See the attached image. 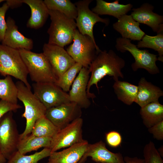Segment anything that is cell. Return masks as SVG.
Instances as JSON below:
<instances>
[{
	"instance_id": "7402d4cb",
	"label": "cell",
	"mask_w": 163,
	"mask_h": 163,
	"mask_svg": "<svg viewBox=\"0 0 163 163\" xmlns=\"http://www.w3.org/2000/svg\"><path fill=\"white\" fill-rule=\"evenodd\" d=\"M133 7L130 4H121L119 1L109 2L103 0H97L96 5L92 11L98 15H108L117 19L129 12Z\"/></svg>"
},
{
	"instance_id": "6da1fadb",
	"label": "cell",
	"mask_w": 163,
	"mask_h": 163,
	"mask_svg": "<svg viewBox=\"0 0 163 163\" xmlns=\"http://www.w3.org/2000/svg\"><path fill=\"white\" fill-rule=\"evenodd\" d=\"M125 65L124 60L113 50L108 51L101 50L98 53L89 67L91 75L87 87V92L89 98L93 99L96 97L94 94L90 92L91 87L95 85L99 91L98 83L105 76L112 77L115 82L119 80V78H123L121 70Z\"/></svg>"
},
{
	"instance_id": "d590c367",
	"label": "cell",
	"mask_w": 163,
	"mask_h": 163,
	"mask_svg": "<svg viewBox=\"0 0 163 163\" xmlns=\"http://www.w3.org/2000/svg\"><path fill=\"white\" fill-rule=\"evenodd\" d=\"M148 131L153 137L158 140L163 139V120L148 128Z\"/></svg>"
},
{
	"instance_id": "4316f807",
	"label": "cell",
	"mask_w": 163,
	"mask_h": 163,
	"mask_svg": "<svg viewBox=\"0 0 163 163\" xmlns=\"http://www.w3.org/2000/svg\"><path fill=\"white\" fill-rule=\"evenodd\" d=\"M18 89L10 76L0 78V99L13 104H18Z\"/></svg>"
},
{
	"instance_id": "60d3db41",
	"label": "cell",
	"mask_w": 163,
	"mask_h": 163,
	"mask_svg": "<svg viewBox=\"0 0 163 163\" xmlns=\"http://www.w3.org/2000/svg\"></svg>"
},
{
	"instance_id": "e0dca14e",
	"label": "cell",
	"mask_w": 163,
	"mask_h": 163,
	"mask_svg": "<svg viewBox=\"0 0 163 163\" xmlns=\"http://www.w3.org/2000/svg\"><path fill=\"white\" fill-rule=\"evenodd\" d=\"M6 21L7 27L2 44L15 49L32 50V40L25 37L19 31L15 21L11 17H8Z\"/></svg>"
},
{
	"instance_id": "83f0119b",
	"label": "cell",
	"mask_w": 163,
	"mask_h": 163,
	"mask_svg": "<svg viewBox=\"0 0 163 163\" xmlns=\"http://www.w3.org/2000/svg\"><path fill=\"white\" fill-rule=\"evenodd\" d=\"M59 130L44 116L36 121L31 134L38 137L52 138Z\"/></svg>"
},
{
	"instance_id": "3957f363",
	"label": "cell",
	"mask_w": 163,
	"mask_h": 163,
	"mask_svg": "<svg viewBox=\"0 0 163 163\" xmlns=\"http://www.w3.org/2000/svg\"><path fill=\"white\" fill-rule=\"evenodd\" d=\"M18 50L32 81L56 83L57 77L43 53H37L24 49Z\"/></svg>"
},
{
	"instance_id": "9c48e42d",
	"label": "cell",
	"mask_w": 163,
	"mask_h": 163,
	"mask_svg": "<svg viewBox=\"0 0 163 163\" xmlns=\"http://www.w3.org/2000/svg\"><path fill=\"white\" fill-rule=\"evenodd\" d=\"M33 93L46 109L71 102L69 94L55 83H34Z\"/></svg>"
},
{
	"instance_id": "cb8c5ba5",
	"label": "cell",
	"mask_w": 163,
	"mask_h": 163,
	"mask_svg": "<svg viewBox=\"0 0 163 163\" xmlns=\"http://www.w3.org/2000/svg\"><path fill=\"white\" fill-rule=\"evenodd\" d=\"M52 138L36 136L30 133L20 139L17 146L18 151L25 155L42 147L50 148Z\"/></svg>"
},
{
	"instance_id": "277c9868",
	"label": "cell",
	"mask_w": 163,
	"mask_h": 163,
	"mask_svg": "<svg viewBox=\"0 0 163 163\" xmlns=\"http://www.w3.org/2000/svg\"><path fill=\"white\" fill-rule=\"evenodd\" d=\"M49 15L51 22L47 30L48 43L64 48L73 40L77 29L75 21L56 11L49 10Z\"/></svg>"
},
{
	"instance_id": "603a6c76",
	"label": "cell",
	"mask_w": 163,
	"mask_h": 163,
	"mask_svg": "<svg viewBox=\"0 0 163 163\" xmlns=\"http://www.w3.org/2000/svg\"><path fill=\"white\" fill-rule=\"evenodd\" d=\"M140 114L143 124L149 128L163 120V105L158 101L150 103L141 107Z\"/></svg>"
},
{
	"instance_id": "74e56055",
	"label": "cell",
	"mask_w": 163,
	"mask_h": 163,
	"mask_svg": "<svg viewBox=\"0 0 163 163\" xmlns=\"http://www.w3.org/2000/svg\"><path fill=\"white\" fill-rule=\"evenodd\" d=\"M6 3L9 8H12L18 7L20 6L23 3V0H7Z\"/></svg>"
},
{
	"instance_id": "7c38bea8",
	"label": "cell",
	"mask_w": 163,
	"mask_h": 163,
	"mask_svg": "<svg viewBox=\"0 0 163 163\" xmlns=\"http://www.w3.org/2000/svg\"><path fill=\"white\" fill-rule=\"evenodd\" d=\"M82 108L73 102L64 104L46 110L45 117L59 129L81 117Z\"/></svg>"
},
{
	"instance_id": "2e32d148",
	"label": "cell",
	"mask_w": 163,
	"mask_h": 163,
	"mask_svg": "<svg viewBox=\"0 0 163 163\" xmlns=\"http://www.w3.org/2000/svg\"><path fill=\"white\" fill-rule=\"evenodd\" d=\"M154 9L151 5L144 3L132 9L131 15L136 21L147 25L157 34L163 33V16L154 12Z\"/></svg>"
},
{
	"instance_id": "484cf974",
	"label": "cell",
	"mask_w": 163,
	"mask_h": 163,
	"mask_svg": "<svg viewBox=\"0 0 163 163\" xmlns=\"http://www.w3.org/2000/svg\"><path fill=\"white\" fill-rule=\"evenodd\" d=\"M43 1L49 10L58 11L74 20L77 17V7L70 0H44Z\"/></svg>"
},
{
	"instance_id": "9a60e30c",
	"label": "cell",
	"mask_w": 163,
	"mask_h": 163,
	"mask_svg": "<svg viewBox=\"0 0 163 163\" xmlns=\"http://www.w3.org/2000/svg\"><path fill=\"white\" fill-rule=\"evenodd\" d=\"M88 157H91L96 163H125L121 153H114L110 151L107 148L105 143L101 140L93 144H88L78 163H85Z\"/></svg>"
},
{
	"instance_id": "d4e9b609",
	"label": "cell",
	"mask_w": 163,
	"mask_h": 163,
	"mask_svg": "<svg viewBox=\"0 0 163 163\" xmlns=\"http://www.w3.org/2000/svg\"><path fill=\"white\" fill-rule=\"evenodd\" d=\"M113 87L118 99L129 105L135 102L137 93V86L118 80L115 82Z\"/></svg>"
},
{
	"instance_id": "f35d334b",
	"label": "cell",
	"mask_w": 163,
	"mask_h": 163,
	"mask_svg": "<svg viewBox=\"0 0 163 163\" xmlns=\"http://www.w3.org/2000/svg\"><path fill=\"white\" fill-rule=\"evenodd\" d=\"M7 160L3 155L0 150V163H6Z\"/></svg>"
},
{
	"instance_id": "836d02e7",
	"label": "cell",
	"mask_w": 163,
	"mask_h": 163,
	"mask_svg": "<svg viewBox=\"0 0 163 163\" xmlns=\"http://www.w3.org/2000/svg\"><path fill=\"white\" fill-rule=\"evenodd\" d=\"M9 8L6 2L0 7V41L1 42L4 39L7 27L6 21L5 19V15Z\"/></svg>"
},
{
	"instance_id": "5b68a950",
	"label": "cell",
	"mask_w": 163,
	"mask_h": 163,
	"mask_svg": "<svg viewBox=\"0 0 163 163\" xmlns=\"http://www.w3.org/2000/svg\"><path fill=\"white\" fill-rule=\"evenodd\" d=\"M0 74L12 76L31 89L27 79L28 72L18 50L0 44Z\"/></svg>"
},
{
	"instance_id": "4dcf8cb0",
	"label": "cell",
	"mask_w": 163,
	"mask_h": 163,
	"mask_svg": "<svg viewBox=\"0 0 163 163\" xmlns=\"http://www.w3.org/2000/svg\"><path fill=\"white\" fill-rule=\"evenodd\" d=\"M82 67L81 64L76 62L57 79L55 84L64 91H69L77 75Z\"/></svg>"
},
{
	"instance_id": "5bb4252c",
	"label": "cell",
	"mask_w": 163,
	"mask_h": 163,
	"mask_svg": "<svg viewBox=\"0 0 163 163\" xmlns=\"http://www.w3.org/2000/svg\"><path fill=\"white\" fill-rule=\"evenodd\" d=\"M89 68L82 67L73 82L69 91V99L82 109L89 107L91 102L87 92L90 78Z\"/></svg>"
},
{
	"instance_id": "ab89813d",
	"label": "cell",
	"mask_w": 163,
	"mask_h": 163,
	"mask_svg": "<svg viewBox=\"0 0 163 163\" xmlns=\"http://www.w3.org/2000/svg\"><path fill=\"white\" fill-rule=\"evenodd\" d=\"M4 1H5V0H0V3H1V2Z\"/></svg>"
},
{
	"instance_id": "ba28073f",
	"label": "cell",
	"mask_w": 163,
	"mask_h": 163,
	"mask_svg": "<svg viewBox=\"0 0 163 163\" xmlns=\"http://www.w3.org/2000/svg\"><path fill=\"white\" fill-rule=\"evenodd\" d=\"M19 140L20 134L13 112H9L0 120V150L7 160L18 151Z\"/></svg>"
},
{
	"instance_id": "30bf717a",
	"label": "cell",
	"mask_w": 163,
	"mask_h": 163,
	"mask_svg": "<svg viewBox=\"0 0 163 163\" xmlns=\"http://www.w3.org/2000/svg\"><path fill=\"white\" fill-rule=\"evenodd\" d=\"M83 119L80 117L59 129L52 138L50 147L51 152L68 148L83 141Z\"/></svg>"
},
{
	"instance_id": "8d00e7d4",
	"label": "cell",
	"mask_w": 163,
	"mask_h": 163,
	"mask_svg": "<svg viewBox=\"0 0 163 163\" xmlns=\"http://www.w3.org/2000/svg\"><path fill=\"white\" fill-rule=\"evenodd\" d=\"M125 163H144L143 159L137 157H130L125 156L124 158Z\"/></svg>"
},
{
	"instance_id": "8fae6325",
	"label": "cell",
	"mask_w": 163,
	"mask_h": 163,
	"mask_svg": "<svg viewBox=\"0 0 163 163\" xmlns=\"http://www.w3.org/2000/svg\"><path fill=\"white\" fill-rule=\"evenodd\" d=\"M92 1L83 0L75 2L78 11L75 22L79 32L83 35L89 36L96 43L93 32L94 24L97 22H101L108 26L110 20L108 18L100 17L90 9L89 5Z\"/></svg>"
},
{
	"instance_id": "4fadbf2b",
	"label": "cell",
	"mask_w": 163,
	"mask_h": 163,
	"mask_svg": "<svg viewBox=\"0 0 163 163\" xmlns=\"http://www.w3.org/2000/svg\"><path fill=\"white\" fill-rule=\"evenodd\" d=\"M43 50L57 79L76 63L63 47L45 43Z\"/></svg>"
},
{
	"instance_id": "e575fe53",
	"label": "cell",
	"mask_w": 163,
	"mask_h": 163,
	"mask_svg": "<svg viewBox=\"0 0 163 163\" xmlns=\"http://www.w3.org/2000/svg\"><path fill=\"white\" fill-rule=\"evenodd\" d=\"M22 107L18 104H13L7 101L0 100V120L2 117L10 111H15Z\"/></svg>"
},
{
	"instance_id": "ac0fdd59",
	"label": "cell",
	"mask_w": 163,
	"mask_h": 163,
	"mask_svg": "<svg viewBox=\"0 0 163 163\" xmlns=\"http://www.w3.org/2000/svg\"><path fill=\"white\" fill-rule=\"evenodd\" d=\"M88 144L84 140L61 151L51 152L47 163H78Z\"/></svg>"
},
{
	"instance_id": "8992f818",
	"label": "cell",
	"mask_w": 163,
	"mask_h": 163,
	"mask_svg": "<svg viewBox=\"0 0 163 163\" xmlns=\"http://www.w3.org/2000/svg\"><path fill=\"white\" fill-rule=\"evenodd\" d=\"M131 41L118 37L116 40L115 47L118 51L123 53L128 51L132 54L135 60L131 65L132 70L136 71L139 69H143L151 74L159 73V70L156 64L158 60L157 55L151 53L147 50H139Z\"/></svg>"
},
{
	"instance_id": "f546056e",
	"label": "cell",
	"mask_w": 163,
	"mask_h": 163,
	"mask_svg": "<svg viewBox=\"0 0 163 163\" xmlns=\"http://www.w3.org/2000/svg\"><path fill=\"white\" fill-rule=\"evenodd\" d=\"M51 152L50 149L46 148L30 155H25L17 151L8 160L7 163H38L41 159L49 157Z\"/></svg>"
},
{
	"instance_id": "d6a6232c",
	"label": "cell",
	"mask_w": 163,
	"mask_h": 163,
	"mask_svg": "<svg viewBox=\"0 0 163 163\" xmlns=\"http://www.w3.org/2000/svg\"><path fill=\"white\" fill-rule=\"evenodd\" d=\"M105 138L107 144L110 146L117 148L120 145L122 138L120 134L115 131H111L106 133Z\"/></svg>"
},
{
	"instance_id": "f1b7e54d",
	"label": "cell",
	"mask_w": 163,
	"mask_h": 163,
	"mask_svg": "<svg viewBox=\"0 0 163 163\" xmlns=\"http://www.w3.org/2000/svg\"><path fill=\"white\" fill-rule=\"evenodd\" d=\"M137 47L148 48L157 51L159 56L158 60L163 62V33L158 34L155 36L145 34L136 45Z\"/></svg>"
},
{
	"instance_id": "1f68e13d",
	"label": "cell",
	"mask_w": 163,
	"mask_h": 163,
	"mask_svg": "<svg viewBox=\"0 0 163 163\" xmlns=\"http://www.w3.org/2000/svg\"><path fill=\"white\" fill-rule=\"evenodd\" d=\"M143 153L144 163H163L161 157L153 142L150 141L145 145Z\"/></svg>"
},
{
	"instance_id": "d6986e66",
	"label": "cell",
	"mask_w": 163,
	"mask_h": 163,
	"mask_svg": "<svg viewBox=\"0 0 163 163\" xmlns=\"http://www.w3.org/2000/svg\"><path fill=\"white\" fill-rule=\"evenodd\" d=\"M139 26V23L131 15L126 14L120 17L113 25V28L121 34L122 38L139 41L145 34Z\"/></svg>"
},
{
	"instance_id": "44dd1931",
	"label": "cell",
	"mask_w": 163,
	"mask_h": 163,
	"mask_svg": "<svg viewBox=\"0 0 163 163\" xmlns=\"http://www.w3.org/2000/svg\"><path fill=\"white\" fill-rule=\"evenodd\" d=\"M23 3L30 7L31 16L27 26L30 28L38 29L45 23L49 15V10L42 0H23Z\"/></svg>"
},
{
	"instance_id": "7a4b0ae2",
	"label": "cell",
	"mask_w": 163,
	"mask_h": 163,
	"mask_svg": "<svg viewBox=\"0 0 163 163\" xmlns=\"http://www.w3.org/2000/svg\"><path fill=\"white\" fill-rule=\"evenodd\" d=\"M18 89V99L21 101L24 107V111L22 117L26 120L24 132L20 134V139L31 133L36 121L45 116L46 109L33 93L31 89L24 83L19 81L15 83Z\"/></svg>"
},
{
	"instance_id": "ffe728a7",
	"label": "cell",
	"mask_w": 163,
	"mask_h": 163,
	"mask_svg": "<svg viewBox=\"0 0 163 163\" xmlns=\"http://www.w3.org/2000/svg\"><path fill=\"white\" fill-rule=\"evenodd\" d=\"M137 86L135 102L141 107L150 103L158 101L159 98L163 96V92L160 88L148 82L144 77L141 78Z\"/></svg>"
},
{
	"instance_id": "52a82bcc",
	"label": "cell",
	"mask_w": 163,
	"mask_h": 163,
	"mask_svg": "<svg viewBox=\"0 0 163 163\" xmlns=\"http://www.w3.org/2000/svg\"><path fill=\"white\" fill-rule=\"evenodd\" d=\"M73 43L66 51L76 62L88 68L97 54L101 51L96 43L89 36L75 32Z\"/></svg>"
}]
</instances>
